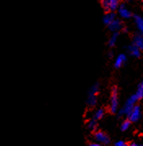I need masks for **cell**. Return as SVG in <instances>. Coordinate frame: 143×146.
<instances>
[{
  "mask_svg": "<svg viewBox=\"0 0 143 146\" xmlns=\"http://www.w3.org/2000/svg\"><path fill=\"white\" fill-rule=\"evenodd\" d=\"M137 100H138V99H137V97L135 94L132 95L130 98L127 100V102L125 103V104L124 105V107L119 110V116L128 115L129 113H130L131 110L134 108L135 104H136V102H137Z\"/></svg>",
  "mask_w": 143,
  "mask_h": 146,
  "instance_id": "obj_1",
  "label": "cell"
},
{
  "mask_svg": "<svg viewBox=\"0 0 143 146\" xmlns=\"http://www.w3.org/2000/svg\"><path fill=\"white\" fill-rule=\"evenodd\" d=\"M98 91H99V85L98 83L93 85L91 87L89 92H88V100L87 103L89 106L93 107L97 104V94H98Z\"/></svg>",
  "mask_w": 143,
  "mask_h": 146,
  "instance_id": "obj_2",
  "label": "cell"
},
{
  "mask_svg": "<svg viewBox=\"0 0 143 146\" xmlns=\"http://www.w3.org/2000/svg\"><path fill=\"white\" fill-rule=\"evenodd\" d=\"M101 6L106 13H114L119 7V2L117 0H102Z\"/></svg>",
  "mask_w": 143,
  "mask_h": 146,
  "instance_id": "obj_3",
  "label": "cell"
},
{
  "mask_svg": "<svg viewBox=\"0 0 143 146\" xmlns=\"http://www.w3.org/2000/svg\"><path fill=\"white\" fill-rule=\"evenodd\" d=\"M119 106V98H118V89L116 87H113L111 90V103H110V110L111 113H115L117 112Z\"/></svg>",
  "mask_w": 143,
  "mask_h": 146,
  "instance_id": "obj_4",
  "label": "cell"
},
{
  "mask_svg": "<svg viewBox=\"0 0 143 146\" xmlns=\"http://www.w3.org/2000/svg\"><path fill=\"white\" fill-rule=\"evenodd\" d=\"M94 139L101 145H108L110 143V138L109 136L102 131H97L94 134Z\"/></svg>",
  "mask_w": 143,
  "mask_h": 146,
  "instance_id": "obj_5",
  "label": "cell"
},
{
  "mask_svg": "<svg viewBox=\"0 0 143 146\" xmlns=\"http://www.w3.org/2000/svg\"><path fill=\"white\" fill-rule=\"evenodd\" d=\"M142 116V113H141V108L139 106H134V108L130 111V113L128 114V117L130 121H137L140 119Z\"/></svg>",
  "mask_w": 143,
  "mask_h": 146,
  "instance_id": "obj_6",
  "label": "cell"
},
{
  "mask_svg": "<svg viewBox=\"0 0 143 146\" xmlns=\"http://www.w3.org/2000/svg\"><path fill=\"white\" fill-rule=\"evenodd\" d=\"M118 13L119 14V16L124 19H129L132 17V13L126 7L124 4L119 5V7L118 8Z\"/></svg>",
  "mask_w": 143,
  "mask_h": 146,
  "instance_id": "obj_7",
  "label": "cell"
},
{
  "mask_svg": "<svg viewBox=\"0 0 143 146\" xmlns=\"http://www.w3.org/2000/svg\"><path fill=\"white\" fill-rule=\"evenodd\" d=\"M108 27H109L111 31L115 33V32H118L120 29H122L123 25H122L121 21L119 20V19H115L113 22H111V24L108 26Z\"/></svg>",
  "mask_w": 143,
  "mask_h": 146,
  "instance_id": "obj_8",
  "label": "cell"
},
{
  "mask_svg": "<svg viewBox=\"0 0 143 146\" xmlns=\"http://www.w3.org/2000/svg\"><path fill=\"white\" fill-rule=\"evenodd\" d=\"M132 44L137 47L140 50H143V35L141 34H137L134 35L132 40Z\"/></svg>",
  "mask_w": 143,
  "mask_h": 146,
  "instance_id": "obj_9",
  "label": "cell"
},
{
  "mask_svg": "<svg viewBox=\"0 0 143 146\" xmlns=\"http://www.w3.org/2000/svg\"><path fill=\"white\" fill-rule=\"evenodd\" d=\"M128 52L130 55L135 58H139L141 56V50L134 44H131L128 47Z\"/></svg>",
  "mask_w": 143,
  "mask_h": 146,
  "instance_id": "obj_10",
  "label": "cell"
},
{
  "mask_svg": "<svg viewBox=\"0 0 143 146\" xmlns=\"http://www.w3.org/2000/svg\"><path fill=\"white\" fill-rule=\"evenodd\" d=\"M115 20V14L114 13H106L103 17V22L106 26H109Z\"/></svg>",
  "mask_w": 143,
  "mask_h": 146,
  "instance_id": "obj_11",
  "label": "cell"
},
{
  "mask_svg": "<svg viewBox=\"0 0 143 146\" xmlns=\"http://www.w3.org/2000/svg\"><path fill=\"white\" fill-rule=\"evenodd\" d=\"M127 61V58L124 54H119L117 57V58L115 59V66L116 68H119L124 65V63Z\"/></svg>",
  "mask_w": 143,
  "mask_h": 146,
  "instance_id": "obj_12",
  "label": "cell"
},
{
  "mask_svg": "<svg viewBox=\"0 0 143 146\" xmlns=\"http://www.w3.org/2000/svg\"><path fill=\"white\" fill-rule=\"evenodd\" d=\"M134 20H135V23H136L137 29L143 35V19L139 16H135Z\"/></svg>",
  "mask_w": 143,
  "mask_h": 146,
  "instance_id": "obj_13",
  "label": "cell"
},
{
  "mask_svg": "<svg viewBox=\"0 0 143 146\" xmlns=\"http://www.w3.org/2000/svg\"><path fill=\"white\" fill-rule=\"evenodd\" d=\"M118 36H119V33H118V32H115V33L112 34V35L110 37L109 41H108L109 46L114 47L115 45V44H116V42H117Z\"/></svg>",
  "mask_w": 143,
  "mask_h": 146,
  "instance_id": "obj_14",
  "label": "cell"
},
{
  "mask_svg": "<svg viewBox=\"0 0 143 146\" xmlns=\"http://www.w3.org/2000/svg\"><path fill=\"white\" fill-rule=\"evenodd\" d=\"M105 111L102 109V108H99L98 109L95 113H94V115H93V119H95L96 121L98 120L101 119L103 117H104Z\"/></svg>",
  "mask_w": 143,
  "mask_h": 146,
  "instance_id": "obj_15",
  "label": "cell"
},
{
  "mask_svg": "<svg viewBox=\"0 0 143 146\" xmlns=\"http://www.w3.org/2000/svg\"><path fill=\"white\" fill-rule=\"evenodd\" d=\"M135 95L137 97L138 100L143 98V81L141 82V84L138 86V88H137V90L136 94H135Z\"/></svg>",
  "mask_w": 143,
  "mask_h": 146,
  "instance_id": "obj_16",
  "label": "cell"
},
{
  "mask_svg": "<svg viewBox=\"0 0 143 146\" xmlns=\"http://www.w3.org/2000/svg\"><path fill=\"white\" fill-rule=\"evenodd\" d=\"M98 127V122L95 119H92L88 123V128L91 131H95Z\"/></svg>",
  "mask_w": 143,
  "mask_h": 146,
  "instance_id": "obj_17",
  "label": "cell"
},
{
  "mask_svg": "<svg viewBox=\"0 0 143 146\" xmlns=\"http://www.w3.org/2000/svg\"><path fill=\"white\" fill-rule=\"evenodd\" d=\"M130 121L129 120H126V121H124L122 122V124H121V130L122 131H126V130H128L129 128V126H130Z\"/></svg>",
  "mask_w": 143,
  "mask_h": 146,
  "instance_id": "obj_18",
  "label": "cell"
},
{
  "mask_svg": "<svg viewBox=\"0 0 143 146\" xmlns=\"http://www.w3.org/2000/svg\"><path fill=\"white\" fill-rule=\"evenodd\" d=\"M115 146H129V145H127L124 141L120 140V141H118V142H116V143L115 144Z\"/></svg>",
  "mask_w": 143,
  "mask_h": 146,
  "instance_id": "obj_19",
  "label": "cell"
},
{
  "mask_svg": "<svg viewBox=\"0 0 143 146\" xmlns=\"http://www.w3.org/2000/svg\"><path fill=\"white\" fill-rule=\"evenodd\" d=\"M89 146H102L101 144H99V143H97V142H93V143H91Z\"/></svg>",
  "mask_w": 143,
  "mask_h": 146,
  "instance_id": "obj_20",
  "label": "cell"
},
{
  "mask_svg": "<svg viewBox=\"0 0 143 146\" xmlns=\"http://www.w3.org/2000/svg\"><path fill=\"white\" fill-rule=\"evenodd\" d=\"M129 146H143L142 145H139V144H137V143H131L130 145H129Z\"/></svg>",
  "mask_w": 143,
  "mask_h": 146,
  "instance_id": "obj_21",
  "label": "cell"
},
{
  "mask_svg": "<svg viewBox=\"0 0 143 146\" xmlns=\"http://www.w3.org/2000/svg\"><path fill=\"white\" fill-rule=\"evenodd\" d=\"M142 19H143V18H142Z\"/></svg>",
  "mask_w": 143,
  "mask_h": 146,
  "instance_id": "obj_22",
  "label": "cell"
}]
</instances>
